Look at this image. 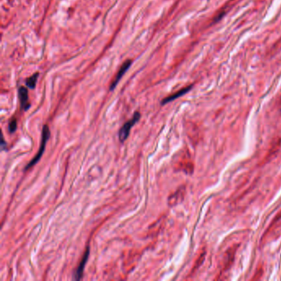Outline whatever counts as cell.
Returning <instances> with one entry per match:
<instances>
[{
	"mask_svg": "<svg viewBox=\"0 0 281 281\" xmlns=\"http://www.w3.org/2000/svg\"><path fill=\"white\" fill-rule=\"evenodd\" d=\"M6 145H7V143H6L5 140H4V137H2V141H1V149H3V150H4V149H6V148H5V146H6Z\"/></svg>",
	"mask_w": 281,
	"mask_h": 281,
	"instance_id": "4fadbf2b",
	"label": "cell"
},
{
	"mask_svg": "<svg viewBox=\"0 0 281 281\" xmlns=\"http://www.w3.org/2000/svg\"><path fill=\"white\" fill-rule=\"evenodd\" d=\"M140 116V113L139 112V111H135L134 114V116H133L132 119H130L129 121L125 122L124 125L121 127L120 131L118 133L119 139L121 141V143H124V142L128 139L129 135V133H130V129H131V128H132L134 125L136 124L138 121H139Z\"/></svg>",
	"mask_w": 281,
	"mask_h": 281,
	"instance_id": "7a4b0ae2",
	"label": "cell"
},
{
	"mask_svg": "<svg viewBox=\"0 0 281 281\" xmlns=\"http://www.w3.org/2000/svg\"><path fill=\"white\" fill-rule=\"evenodd\" d=\"M281 229V210L275 215L273 220L270 224L269 227L267 228L266 231L264 233L263 239L273 236L275 233L279 232Z\"/></svg>",
	"mask_w": 281,
	"mask_h": 281,
	"instance_id": "3957f363",
	"label": "cell"
},
{
	"mask_svg": "<svg viewBox=\"0 0 281 281\" xmlns=\"http://www.w3.org/2000/svg\"><path fill=\"white\" fill-rule=\"evenodd\" d=\"M236 247H232L229 250V252L227 253V255L225 256L224 258V265L223 268V271H226L230 267V265L233 264V261L234 260V257L236 254Z\"/></svg>",
	"mask_w": 281,
	"mask_h": 281,
	"instance_id": "9c48e42d",
	"label": "cell"
},
{
	"mask_svg": "<svg viewBox=\"0 0 281 281\" xmlns=\"http://www.w3.org/2000/svg\"><path fill=\"white\" fill-rule=\"evenodd\" d=\"M262 274H263V269H262V267H261V268L259 267V268L257 270L256 275H254V277L252 278V280H259V279L261 277Z\"/></svg>",
	"mask_w": 281,
	"mask_h": 281,
	"instance_id": "7c38bea8",
	"label": "cell"
},
{
	"mask_svg": "<svg viewBox=\"0 0 281 281\" xmlns=\"http://www.w3.org/2000/svg\"><path fill=\"white\" fill-rule=\"evenodd\" d=\"M50 131L49 126L47 125H45L43 126V129H42V132H41V142H40V146L39 148V150H38V153H36V156L30 161L28 164L25 167V171L29 170L40 161V159L41 158V157H42L45 152V146H46V144H47L49 139H50Z\"/></svg>",
	"mask_w": 281,
	"mask_h": 281,
	"instance_id": "6da1fadb",
	"label": "cell"
},
{
	"mask_svg": "<svg viewBox=\"0 0 281 281\" xmlns=\"http://www.w3.org/2000/svg\"><path fill=\"white\" fill-rule=\"evenodd\" d=\"M17 127V120L14 118V119H12V121H10V123H9V125H8V131L9 133H14L16 131Z\"/></svg>",
	"mask_w": 281,
	"mask_h": 281,
	"instance_id": "8fae6325",
	"label": "cell"
},
{
	"mask_svg": "<svg viewBox=\"0 0 281 281\" xmlns=\"http://www.w3.org/2000/svg\"><path fill=\"white\" fill-rule=\"evenodd\" d=\"M18 94L20 99L21 108L23 111H27L31 106V104L29 103L28 90L25 87H20L18 89Z\"/></svg>",
	"mask_w": 281,
	"mask_h": 281,
	"instance_id": "52a82bcc",
	"label": "cell"
},
{
	"mask_svg": "<svg viewBox=\"0 0 281 281\" xmlns=\"http://www.w3.org/2000/svg\"><path fill=\"white\" fill-rule=\"evenodd\" d=\"M89 252H90V248H89V247H87V249H86L84 254H83V257H82V260L79 262V265L78 266L75 273H74V280H80L82 277H83L85 265H86L87 261L88 260Z\"/></svg>",
	"mask_w": 281,
	"mask_h": 281,
	"instance_id": "5b68a950",
	"label": "cell"
},
{
	"mask_svg": "<svg viewBox=\"0 0 281 281\" xmlns=\"http://www.w3.org/2000/svg\"><path fill=\"white\" fill-rule=\"evenodd\" d=\"M38 77H39V73H34L32 76L28 78L26 80V84H27V87L31 89L35 88H36V83H37V78H38Z\"/></svg>",
	"mask_w": 281,
	"mask_h": 281,
	"instance_id": "30bf717a",
	"label": "cell"
},
{
	"mask_svg": "<svg viewBox=\"0 0 281 281\" xmlns=\"http://www.w3.org/2000/svg\"><path fill=\"white\" fill-rule=\"evenodd\" d=\"M133 61L131 60H126L124 63V64H122L121 66V68L119 69V71L117 72V74L115 77V78L112 80V83H111V84L110 86V90L111 91H112L114 89L116 88V87L118 84V83L120 82L121 78H122V77L125 75V73L127 72V70H128L129 67H130V65L132 64Z\"/></svg>",
	"mask_w": 281,
	"mask_h": 281,
	"instance_id": "277c9868",
	"label": "cell"
},
{
	"mask_svg": "<svg viewBox=\"0 0 281 281\" xmlns=\"http://www.w3.org/2000/svg\"><path fill=\"white\" fill-rule=\"evenodd\" d=\"M185 195V186H181L180 188L177 190V191L173 193L172 195H171V196L168 199V205L170 206H174L177 205V204L181 203L183 201L184 197Z\"/></svg>",
	"mask_w": 281,
	"mask_h": 281,
	"instance_id": "8992f818",
	"label": "cell"
},
{
	"mask_svg": "<svg viewBox=\"0 0 281 281\" xmlns=\"http://www.w3.org/2000/svg\"><path fill=\"white\" fill-rule=\"evenodd\" d=\"M191 88H192V86L190 85V86H188V87H186V88H184L179 90V91L177 92V93H173L172 95H171V96H167V97L164 98L163 100L162 101L161 104L165 105V104H167V103H168V102H170V101H172L176 100V99H177V98L181 97V96L185 95V93H188L189 91H190Z\"/></svg>",
	"mask_w": 281,
	"mask_h": 281,
	"instance_id": "ba28073f",
	"label": "cell"
}]
</instances>
